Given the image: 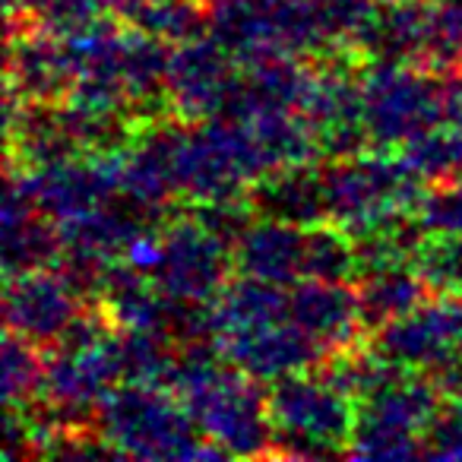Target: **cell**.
<instances>
[{
    "label": "cell",
    "instance_id": "19",
    "mask_svg": "<svg viewBox=\"0 0 462 462\" xmlns=\"http://www.w3.org/2000/svg\"><path fill=\"white\" fill-rule=\"evenodd\" d=\"M348 453L355 459H424V443L418 434L380 428L365 418H355Z\"/></svg>",
    "mask_w": 462,
    "mask_h": 462
},
{
    "label": "cell",
    "instance_id": "24",
    "mask_svg": "<svg viewBox=\"0 0 462 462\" xmlns=\"http://www.w3.org/2000/svg\"><path fill=\"white\" fill-rule=\"evenodd\" d=\"M434 383L443 393V399H459L462 402V355L449 367H443L440 374H434Z\"/></svg>",
    "mask_w": 462,
    "mask_h": 462
},
{
    "label": "cell",
    "instance_id": "1",
    "mask_svg": "<svg viewBox=\"0 0 462 462\" xmlns=\"http://www.w3.org/2000/svg\"><path fill=\"white\" fill-rule=\"evenodd\" d=\"M98 430L127 459H225L165 386H117L98 405Z\"/></svg>",
    "mask_w": 462,
    "mask_h": 462
},
{
    "label": "cell",
    "instance_id": "23",
    "mask_svg": "<svg viewBox=\"0 0 462 462\" xmlns=\"http://www.w3.org/2000/svg\"><path fill=\"white\" fill-rule=\"evenodd\" d=\"M440 79H443V108H447V121L462 127V67Z\"/></svg>",
    "mask_w": 462,
    "mask_h": 462
},
{
    "label": "cell",
    "instance_id": "6",
    "mask_svg": "<svg viewBox=\"0 0 462 462\" xmlns=\"http://www.w3.org/2000/svg\"><path fill=\"white\" fill-rule=\"evenodd\" d=\"M23 171V168H20ZM29 197L54 222H70L121 193V152H83L23 171Z\"/></svg>",
    "mask_w": 462,
    "mask_h": 462
},
{
    "label": "cell",
    "instance_id": "12",
    "mask_svg": "<svg viewBox=\"0 0 462 462\" xmlns=\"http://www.w3.org/2000/svg\"><path fill=\"white\" fill-rule=\"evenodd\" d=\"M235 270L279 285L301 282L304 228L276 218H257L235 245Z\"/></svg>",
    "mask_w": 462,
    "mask_h": 462
},
{
    "label": "cell",
    "instance_id": "13",
    "mask_svg": "<svg viewBox=\"0 0 462 462\" xmlns=\"http://www.w3.org/2000/svg\"><path fill=\"white\" fill-rule=\"evenodd\" d=\"M355 295H358L361 323H365L367 336H371L374 329L386 327V323L421 308L430 298V291L421 282V276L411 270V263H402L361 273L355 279Z\"/></svg>",
    "mask_w": 462,
    "mask_h": 462
},
{
    "label": "cell",
    "instance_id": "15",
    "mask_svg": "<svg viewBox=\"0 0 462 462\" xmlns=\"http://www.w3.org/2000/svg\"><path fill=\"white\" fill-rule=\"evenodd\" d=\"M304 279H320V282L358 279V245L342 225L327 218L304 228Z\"/></svg>",
    "mask_w": 462,
    "mask_h": 462
},
{
    "label": "cell",
    "instance_id": "18",
    "mask_svg": "<svg viewBox=\"0 0 462 462\" xmlns=\"http://www.w3.org/2000/svg\"><path fill=\"white\" fill-rule=\"evenodd\" d=\"M45 380V352L35 342L10 333L4 336V402L7 409L32 402Z\"/></svg>",
    "mask_w": 462,
    "mask_h": 462
},
{
    "label": "cell",
    "instance_id": "4",
    "mask_svg": "<svg viewBox=\"0 0 462 462\" xmlns=\"http://www.w3.org/2000/svg\"><path fill=\"white\" fill-rule=\"evenodd\" d=\"M235 273V251L206 231L190 212H180L159 231V263L152 270V282L165 295L216 301Z\"/></svg>",
    "mask_w": 462,
    "mask_h": 462
},
{
    "label": "cell",
    "instance_id": "2",
    "mask_svg": "<svg viewBox=\"0 0 462 462\" xmlns=\"http://www.w3.org/2000/svg\"><path fill=\"white\" fill-rule=\"evenodd\" d=\"M273 459H346L355 428V399L323 374L298 371L270 386Z\"/></svg>",
    "mask_w": 462,
    "mask_h": 462
},
{
    "label": "cell",
    "instance_id": "27",
    "mask_svg": "<svg viewBox=\"0 0 462 462\" xmlns=\"http://www.w3.org/2000/svg\"><path fill=\"white\" fill-rule=\"evenodd\" d=\"M203 4H206V7H212V4H218V0H203Z\"/></svg>",
    "mask_w": 462,
    "mask_h": 462
},
{
    "label": "cell",
    "instance_id": "5",
    "mask_svg": "<svg viewBox=\"0 0 462 462\" xmlns=\"http://www.w3.org/2000/svg\"><path fill=\"white\" fill-rule=\"evenodd\" d=\"M462 308L459 298H434L415 308L411 314L386 323L367 336L374 352L390 358L393 365L421 374H440L459 358Z\"/></svg>",
    "mask_w": 462,
    "mask_h": 462
},
{
    "label": "cell",
    "instance_id": "3",
    "mask_svg": "<svg viewBox=\"0 0 462 462\" xmlns=\"http://www.w3.org/2000/svg\"><path fill=\"white\" fill-rule=\"evenodd\" d=\"M361 89L374 149H402L409 140L447 121L443 79L437 73L418 70L411 64L367 60Z\"/></svg>",
    "mask_w": 462,
    "mask_h": 462
},
{
    "label": "cell",
    "instance_id": "9",
    "mask_svg": "<svg viewBox=\"0 0 462 462\" xmlns=\"http://www.w3.org/2000/svg\"><path fill=\"white\" fill-rule=\"evenodd\" d=\"M83 301L58 270H32L7 279L4 289V323L10 333L35 342L42 352L60 339L67 323L79 314Z\"/></svg>",
    "mask_w": 462,
    "mask_h": 462
},
{
    "label": "cell",
    "instance_id": "22",
    "mask_svg": "<svg viewBox=\"0 0 462 462\" xmlns=\"http://www.w3.org/2000/svg\"><path fill=\"white\" fill-rule=\"evenodd\" d=\"M424 459H462V402L443 399L424 428Z\"/></svg>",
    "mask_w": 462,
    "mask_h": 462
},
{
    "label": "cell",
    "instance_id": "11",
    "mask_svg": "<svg viewBox=\"0 0 462 462\" xmlns=\"http://www.w3.org/2000/svg\"><path fill=\"white\" fill-rule=\"evenodd\" d=\"M251 203L260 218H276L310 228L327 222V184H323V162H295L266 171L251 187Z\"/></svg>",
    "mask_w": 462,
    "mask_h": 462
},
{
    "label": "cell",
    "instance_id": "10",
    "mask_svg": "<svg viewBox=\"0 0 462 462\" xmlns=\"http://www.w3.org/2000/svg\"><path fill=\"white\" fill-rule=\"evenodd\" d=\"M289 317L304 327L310 336L333 352H346L367 342V329L361 323L358 295L355 282H320V279H301L291 289Z\"/></svg>",
    "mask_w": 462,
    "mask_h": 462
},
{
    "label": "cell",
    "instance_id": "14",
    "mask_svg": "<svg viewBox=\"0 0 462 462\" xmlns=\"http://www.w3.org/2000/svg\"><path fill=\"white\" fill-rule=\"evenodd\" d=\"M289 304L291 291H285V285L238 273V279H231L216 298V329L222 336L289 320Z\"/></svg>",
    "mask_w": 462,
    "mask_h": 462
},
{
    "label": "cell",
    "instance_id": "8",
    "mask_svg": "<svg viewBox=\"0 0 462 462\" xmlns=\"http://www.w3.org/2000/svg\"><path fill=\"white\" fill-rule=\"evenodd\" d=\"M225 361L257 380H276L285 374L314 371L329 358V348L295 320H279L257 329H235L218 336Z\"/></svg>",
    "mask_w": 462,
    "mask_h": 462
},
{
    "label": "cell",
    "instance_id": "26",
    "mask_svg": "<svg viewBox=\"0 0 462 462\" xmlns=\"http://www.w3.org/2000/svg\"><path fill=\"white\" fill-rule=\"evenodd\" d=\"M459 308H462V298H459ZM459 352H462V329H459Z\"/></svg>",
    "mask_w": 462,
    "mask_h": 462
},
{
    "label": "cell",
    "instance_id": "20",
    "mask_svg": "<svg viewBox=\"0 0 462 462\" xmlns=\"http://www.w3.org/2000/svg\"><path fill=\"white\" fill-rule=\"evenodd\" d=\"M124 0H42L32 10L35 26L54 35H70L102 16H121Z\"/></svg>",
    "mask_w": 462,
    "mask_h": 462
},
{
    "label": "cell",
    "instance_id": "25",
    "mask_svg": "<svg viewBox=\"0 0 462 462\" xmlns=\"http://www.w3.org/2000/svg\"><path fill=\"white\" fill-rule=\"evenodd\" d=\"M42 0H7V16H32Z\"/></svg>",
    "mask_w": 462,
    "mask_h": 462
},
{
    "label": "cell",
    "instance_id": "16",
    "mask_svg": "<svg viewBox=\"0 0 462 462\" xmlns=\"http://www.w3.org/2000/svg\"><path fill=\"white\" fill-rule=\"evenodd\" d=\"M130 26L171 45H184L209 35V10L203 0H143L140 10L130 16Z\"/></svg>",
    "mask_w": 462,
    "mask_h": 462
},
{
    "label": "cell",
    "instance_id": "7",
    "mask_svg": "<svg viewBox=\"0 0 462 462\" xmlns=\"http://www.w3.org/2000/svg\"><path fill=\"white\" fill-rule=\"evenodd\" d=\"M238 77V64L216 39H193L174 45L168 67V102L180 121H209L218 117Z\"/></svg>",
    "mask_w": 462,
    "mask_h": 462
},
{
    "label": "cell",
    "instance_id": "21",
    "mask_svg": "<svg viewBox=\"0 0 462 462\" xmlns=\"http://www.w3.org/2000/svg\"><path fill=\"white\" fill-rule=\"evenodd\" d=\"M415 216L428 235H462V174L430 184Z\"/></svg>",
    "mask_w": 462,
    "mask_h": 462
},
{
    "label": "cell",
    "instance_id": "17",
    "mask_svg": "<svg viewBox=\"0 0 462 462\" xmlns=\"http://www.w3.org/2000/svg\"><path fill=\"white\" fill-rule=\"evenodd\" d=\"M399 155H402L405 165L415 168L428 184L459 178L462 174V127L453 121L437 124L428 134L405 143V146L399 149Z\"/></svg>",
    "mask_w": 462,
    "mask_h": 462
}]
</instances>
